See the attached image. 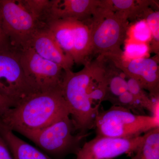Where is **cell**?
<instances>
[{
    "label": "cell",
    "mask_w": 159,
    "mask_h": 159,
    "mask_svg": "<svg viewBox=\"0 0 159 159\" xmlns=\"http://www.w3.org/2000/svg\"><path fill=\"white\" fill-rule=\"evenodd\" d=\"M144 135V141L131 159H159V127Z\"/></svg>",
    "instance_id": "obj_18"
},
{
    "label": "cell",
    "mask_w": 159,
    "mask_h": 159,
    "mask_svg": "<svg viewBox=\"0 0 159 159\" xmlns=\"http://www.w3.org/2000/svg\"><path fill=\"white\" fill-rule=\"evenodd\" d=\"M128 91L140 102L144 109L149 111L153 116L159 117V99L151 98L139 81L130 77H127Z\"/></svg>",
    "instance_id": "obj_19"
},
{
    "label": "cell",
    "mask_w": 159,
    "mask_h": 159,
    "mask_svg": "<svg viewBox=\"0 0 159 159\" xmlns=\"http://www.w3.org/2000/svg\"><path fill=\"white\" fill-rule=\"evenodd\" d=\"M127 16L101 5L85 21L89 28L93 54L98 56L122 55L129 25Z\"/></svg>",
    "instance_id": "obj_3"
},
{
    "label": "cell",
    "mask_w": 159,
    "mask_h": 159,
    "mask_svg": "<svg viewBox=\"0 0 159 159\" xmlns=\"http://www.w3.org/2000/svg\"><path fill=\"white\" fill-rule=\"evenodd\" d=\"M105 57L111 60L126 77L139 81L142 88L149 92L152 99H159L158 55L133 60L125 59L122 55Z\"/></svg>",
    "instance_id": "obj_10"
},
{
    "label": "cell",
    "mask_w": 159,
    "mask_h": 159,
    "mask_svg": "<svg viewBox=\"0 0 159 159\" xmlns=\"http://www.w3.org/2000/svg\"><path fill=\"white\" fill-rule=\"evenodd\" d=\"M16 105L13 101L0 95V117L9 109L14 107Z\"/></svg>",
    "instance_id": "obj_25"
},
{
    "label": "cell",
    "mask_w": 159,
    "mask_h": 159,
    "mask_svg": "<svg viewBox=\"0 0 159 159\" xmlns=\"http://www.w3.org/2000/svg\"><path fill=\"white\" fill-rule=\"evenodd\" d=\"M0 134L8 145L13 159H53L16 136L1 121Z\"/></svg>",
    "instance_id": "obj_13"
},
{
    "label": "cell",
    "mask_w": 159,
    "mask_h": 159,
    "mask_svg": "<svg viewBox=\"0 0 159 159\" xmlns=\"http://www.w3.org/2000/svg\"><path fill=\"white\" fill-rule=\"evenodd\" d=\"M22 1L26 8L39 22L45 24L50 0H22Z\"/></svg>",
    "instance_id": "obj_24"
},
{
    "label": "cell",
    "mask_w": 159,
    "mask_h": 159,
    "mask_svg": "<svg viewBox=\"0 0 159 159\" xmlns=\"http://www.w3.org/2000/svg\"><path fill=\"white\" fill-rule=\"evenodd\" d=\"M124 50L122 57L125 59L133 60L147 57L150 51L148 43L137 42L129 39L125 41Z\"/></svg>",
    "instance_id": "obj_21"
},
{
    "label": "cell",
    "mask_w": 159,
    "mask_h": 159,
    "mask_svg": "<svg viewBox=\"0 0 159 159\" xmlns=\"http://www.w3.org/2000/svg\"><path fill=\"white\" fill-rule=\"evenodd\" d=\"M112 105L128 110L133 113L145 115V109L133 95L127 91L111 102Z\"/></svg>",
    "instance_id": "obj_22"
},
{
    "label": "cell",
    "mask_w": 159,
    "mask_h": 159,
    "mask_svg": "<svg viewBox=\"0 0 159 159\" xmlns=\"http://www.w3.org/2000/svg\"><path fill=\"white\" fill-rule=\"evenodd\" d=\"M106 89L105 59L102 56L89 61L79 72L65 71L61 92L78 134H87L89 130L94 128Z\"/></svg>",
    "instance_id": "obj_1"
},
{
    "label": "cell",
    "mask_w": 159,
    "mask_h": 159,
    "mask_svg": "<svg viewBox=\"0 0 159 159\" xmlns=\"http://www.w3.org/2000/svg\"><path fill=\"white\" fill-rule=\"evenodd\" d=\"M100 5V0H51L45 23L55 20L86 21Z\"/></svg>",
    "instance_id": "obj_12"
},
{
    "label": "cell",
    "mask_w": 159,
    "mask_h": 159,
    "mask_svg": "<svg viewBox=\"0 0 159 159\" xmlns=\"http://www.w3.org/2000/svg\"><path fill=\"white\" fill-rule=\"evenodd\" d=\"M70 116L57 120L25 137L52 156L61 157L70 153L76 155L81 148V141L89 134H74L76 130Z\"/></svg>",
    "instance_id": "obj_5"
},
{
    "label": "cell",
    "mask_w": 159,
    "mask_h": 159,
    "mask_svg": "<svg viewBox=\"0 0 159 159\" xmlns=\"http://www.w3.org/2000/svg\"><path fill=\"white\" fill-rule=\"evenodd\" d=\"M155 3L152 1L134 0H101V5L110 9L125 15L128 20L141 18L145 8Z\"/></svg>",
    "instance_id": "obj_17"
},
{
    "label": "cell",
    "mask_w": 159,
    "mask_h": 159,
    "mask_svg": "<svg viewBox=\"0 0 159 159\" xmlns=\"http://www.w3.org/2000/svg\"><path fill=\"white\" fill-rule=\"evenodd\" d=\"M141 18L145 20L151 33L150 51L156 55L159 54V11L153 10L149 7L143 11Z\"/></svg>",
    "instance_id": "obj_20"
},
{
    "label": "cell",
    "mask_w": 159,
    "mask_h": 159,
    "mask_svg": "<svg viewBox=\"0 0 159 159\" xmlns=\"http://www.w3.org/2000/svg\"><path fill=\"white\" fill-rule=\"evenodd\" d=\"M46 25L63 51L73 59L74 43L73 20H51Z\"/></svg>",
    "instance_id": "obj_16"
},
{
    "label": "cell",
    "mask_w": 159,
    "mask_h": 159,
    "mask_svg": "<svg viewBox=\"0 0 159 159\" xmlns=\"http://www.w3.org/2000/svg\"><path fill=\"white\" fill-rule=\"evenodd\" d=\"M145 135L119 139L97 135L86 142L76 154V159H113L123 154L134 155L145 139Z\"/></svg>",
    "instance_id": "obj_9"
},
{
    "label": "cell",
    "mask_w": 159,
    "mask_h": 159,
    "mask_svg": "<svg viewBox=\"0 0 159 159\" xmlns=\"http://www.w3.org/2000/svg\"><path fill=\"white\" fill-rule=\"evenodd\" d=\"M103 57L105 59L107 76L106 94L104 101L111 102L128 91L127 77L109 58Z\"/></svg>",
    "instance_id": "obj_15"
},
{
    "label": "cell",
    "mask_w": 159,
    "mask_h": 159,
    "mask_svg": "<svg viewBox=\"0 0 159 159\" xmlns=\"http://www.w3.org/2000/svg\"><path fill=\"white\" fill-rule=\"evenodd\" d=\"M38 92L25 74L20 59V51L11 48L0 51V95L16 105Z\"/></svg>",
    "instance_id": "obj_7"
},
{
    "label": "cell",
    "mask_w": 159,
    "mask_h": 159,
    "mask_svg": "<svg viewBox=\"0 0 159 159\" xmlns=\"http://www.w3.org/2000/svg\"><path fill=\"white\" fill-rule=\"evenodd\" d=\"M158 127L159 117L136 115L126 109L112 105L107 110L99 111L94 128L97 135L131 139Z\"/></svg>",
    "instance_id": "obj_4"
},
{
    "label": "cell",
    "mask_w": 159,
    "mask_h": 159,
    "mask_svg": "<svg viewBox=\"0 0 159 159\" xmlns=\"http://www.w3.org/2000/svg\"><path fill=\"white\" fill-rule=\"evenodd\" d=\"M25 74L39 92L61 89L65 71L57 64L43 58L31 48L20 50Z\"/></svg>",
    "instance_id": "obj_8"
},
{
    "label": "cell",
    "mask_w": 159,
    "mask_h": 159,
    "mask_svg": "<svg viewBox=\"0 0 159 159\" xmlns=\"http://www.w3.org/2000/svg\"><path fill=\"white\" fill-rule=\"evenodd\" d=\"M0 16L10 44L19 51L28 48L32 35L43 24L31 14L22 0H0Z\"/></svg>",
    "instance_id": "obj_6"
},
{
    "label": "cell",
    "mask_w": 159,
    "mask_h": 159,
    "mask_svg": "<svg viewBox=\"0 0 159 159\" xmlns=\"http://www.w3.org/2000/svg\"><path fill=\"white\" fill-rule=\"evenodd\" d=\"M127 34L128 39L137 42L148 44L152 39L150 29L144 19L139 20L129 28Z\"/></svg>",
    "instance_id": "obj_23"
},
{
    "label": "cell",
    "mask_w": 159,
    "mask_h": 159,
    "mask_svg": "<svg viewBox=\"0 0 159 159\" xmlns=\"http://www.w3.org/2000/svg\"><path fill=\"white\" fill-rule=\"evenodd\" d=\"M74 34V63L85 65L93 55L90 32L85 22L73 20Z\"/></svg>",
    "instance_id": "obj_14"
},
{
    "label": "cell",
    "mask_w": 159,
    "mask_h": 159,
    "mask_svg": "<svg viewBox=\"0 0 159 159\" xmlns=\"http://www.w3.org/2000/svg\"><path fill=\"white\" fill-rule=\"evenodd\" d=\"M12 48L3 30L0 16V51Z\"/></svg>",
    "instance_id": "obj_27"
},
{
    "label": "cell",
    "mask_w": 159,
    "mask_h": 159,
    "mask_svg": "<svg viewBox=\"0 0 159 159\" xmlns=\"http://www.w3.org/2000/svg\"><path fill=\"white\" fill-rule=\"evenodd\" d=\"M70 116L61 89L38 92L23 99L0 117L3 125L24 136Z\"/></svg>",
    "instance_id": "obj_2"
},
{
    "label": "cell",
    "mask_w": 159,
    "mask_h": 159,
    "mask_svg": "<svg viewBox=\"0 0 159 159\" xmlns=\"http://www.w3.org/2000/svg\"><path fill=\"white\" fill-rule=\"evenodd\" d=\"M0 159H13L6 142L0 134Z\"/></svg>",
    "instance_id": "obj_26"
},
{
    "label": "cell",
    "mask_w": 159,
    "mask_h": 159,
    "mask_svg": "<svg viewBox=\"0 0 159 159\" xmlns=\"http://www.w3.org/2000/svg\"><path fill=\"white\" fill-rule=\"evenodd\" d=\"M28 48L33 49L43 58L60 66L64 70H72L74 61L63 51L46 24H42L36 29Z\"/></svg>",
    "instance_id": "obj_11"
}]
</instances>
